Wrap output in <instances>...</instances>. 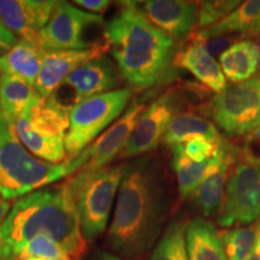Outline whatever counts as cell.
Returning <instances> with one entry per match:
<instances>
[{"mask_svg": "<svg viewBox=\"0 0 260 260\" xmlns=\"http://www.w3.org/2000/svg\"><path fill=\"white\" fill-rule=\"evenodd\" d=\"M170 206V182L161 161L147 154L126 162L107 248L122 259H141L161 235Z\"/></svg>", "mask_w": 260, "mask_h": 260, "instance_id": "1", "label": "cell"}, {"mask_svg": "<svg viewBox=\"0 0 260 260\" xmlns=\"http://www.w3.org/2000/svg\"><path fill=\"white\" fill-rule=\"evenodd\" d=\"M121 4L106 23V39L122 79L133 92L174 79L176 42L145 17L136 2Z\"/></svg>", "mask_w": 260, "mask_h": 260, "instance_id": "2", "label": "cell"}, {"mask_svg": "<svg viewBox=\"0 0 260 260\" xmlns=\"http://www.w3.org/2000/svg\"><path fill=\"white\" fill-rule=\"evenodd\" d=\"M40 235L59 243L73 260H81L86 254L87 241L67 182L22 197L0 226V239L16 255Z\"/></svg>", "mask_w": 260, "mask_h": 260, "instance_id": "3", "label": "cell"}, {"mask_svg": "<svg viewBox=\"0 0 260 260\" xmlns=\"http://www.w3.org/2000/svg\"><path fill=\"white\" fill-rule=\"evenodd\" d=\"M68 161L52 164L32 155L14 126L0 117V195L6 200L24 197L68 177Z\"/></svg>", "mask_w": 260, "mask_h": 260, "instance_id": "4", "label": "cell"}, {"mask_svg": "<svg viewBox=\"0 0 260 260\" xmlns=\"http://www.w3.org/2000/svg\"><path fill=\"white\" fill-rule=\"evenodd\" d=\"M125 169L126 162H121L94 172H76L65 181L87 242L94 241L105 232Z\"/></svg>", "mask_w": 260, "mask_h": 260, "instance_id": "5", "label": "cell"}, {"mask_svg": "<svg viewBox=\"0 0 260 260\" xmlns=\"http://www.w3.org/2000/svg\"><path fill=\"white\" fill-rule=\"evenodd\" d=\"M133 90L118 88L83 100L69 112V129L65 136L67 161L74 160L107 126L117 121L133 98Z\"/></svg>", "mask_w": 260, "mask_h": 260, "instance_id": "6", "label": "cell"}, {"mask_svg": "<svg viewBox=\"0 0 260 260\" xmlns=\"http://www.w3.org/2000/svg\"><path fill=\"white\" fill-rule=\"evenodd\" d=\"M14 129L22 145L37 158L52 164L67 161L64 141L69 112L50 98L19 117Z\"/></svg>", "mask_w": 260, "mask_h": 260, "instance_id": "7", "label": "cell"}, {"mask_svg": "<svg viewBox=\"0 0 260 260\" xmlns=\"http://www.w3.org/2000/svg\"><path fill=\"white\" fill-rule=\"evenodd\" d=\"M107 44L105 19L67 2H57L39 35L42 50H88Z\"/></svg>", "mask_w": 260, "mask_h": 260, "instance_id": "8", "label": "cell"}, {"mask_svg": "<svg viewBox=\"0 0 260 260\" xmlns=\"http://www.w3.org/2000/svg\"><path fill=\"white\" fill-rule=\"evenodd\" d=\"M205 115L230 138H241L260 125V76L226 86L203 107Z\"/></svg>", "mask_w": 260, "mask_h": 260, "instance_id": "9", "label": "cell"}, {"mask_svg": "<svg viewBox=\"0 0 260 260\" xmlns=\"http://www.w3.org/2000/svg\"><path fill=\"white\" fill-rule=\"evenodd\" d=\"M189 93L187 82L182 83L165 90L149 104L140 117L118 159L139 158L157 149L172 119L180 113H184V110L193 109Z\"/></svg>", "mask_w": 260, "mask_h": 260, "instance_id": "10", "label": "cell"}, {"mask_svg": "<svg viewBox=\"0 0 260 260\" xmlns=\"http://www.w3.org/2000/svg\"><path fill=\"white\" fill-rule=\"evenodd\" d=\"M148 95L136 98L130 102L122 116L113 122L95 141L92 142L74 160L68 161V176L76 172H94L109 167L118 158L134 132L140 117L147 107Z\"/></svg>", "mask_w": 260, "mask_h": 260, "instance_id": "11", "label": "cell"}, {"mask_svg": "<svg viewBox=\"0 0 260 260\" xmlns=\"http://www.w3.org/2000/svg\"><path fill=\"white\" fill-rule=\"evenodd\" d=\"M122 81L116 63L104 54L74 70L50 99L70 112L83 100L118 89Z\"/></svg>", "mask_w": 260, "mask_h": 260, "instance_id": "12", "label": "cell"}, {"mask_svg": "<svg viewBox=\"0 0 260 260\" xmlns=\"http://www.w3.org/2000/svg\"><path fill=\"white\" fill-rule=\"evenodd\" d=\"M259 219L260 167L241 161L230 171L218 224L230 228L252 224Z\"/></svg>", "mask_w": 260, "mask_h": 260, "instance_id": "13", "label": "cell"}, {"mask_svg": "<svg viewBox=\"0 0 260 260\" xmlns=\"http://www.w3.org/2000/svg\"><path fill=\"white\" fill-rule=\"evenodd\" d=\"M172 151V170L177 178V188L180 199H191L195 190L203 182L211 175L216 174L220 169L230 167L239 158V147L229 142L228 140L223 142L218 152L212 158L201 162H195L188 159L183 153L182 145L171 147Z\"/></svg>", "mask_w": 260, "mask_h": 260, "instance_id": "14", "label": "cell"}, {"mask_svg": "<svg viewBox=\"0 0 260 260\" xmlns=\"http://www.w3.org/2000/svg\"><path fill=\"white\" fill-rule=\"evenodd\" d=\"M146 18L175 42L184 41L194 31L198 3L184 0H146L136 2Z\"/></svg>", "mask_w": 260, "mask_h": 260, "instance_id": "15", "label": "cell"}, {"mask_svg": "<svg viewBox=\"0 0 260 260\" xmlns=\"http://www.w3.org/2000/svg\"><path fill=\"white\" fill-rule=\"evenodd\" d=\"M109 50V44L88 50H44L35 89L44 99H47L74 70L88 60L104 56Z\"/></svg>", "mask_w": 260, "mask_h": 260, "instance_id": "16", "label": "cell"}, {"mask_svg": "<svg viewBox=\"0 0 260 260\" xmlns=\"http://www.w3.org/2000/svg\"><path fill=\"white\" fill-rule=\"evenodd\" d=\"M54 0H0V18L19 40L39 45V35L50 21Z\"/></svg>", "mask_w": 260, "mask_h": 260, "instance_id": "17", "label": "cell"}, {"mask_svg": "<svg viewBox=\"0 0 260 260\" xmlns=\"http://www.w3.org/2000/svg\"><path fill=\"white\" fill-rule=\"evenodd\" d=\"M174 57L175 69L189 71L198 82L218 94L225 89L226 80L224 77L220 65L211 57L199 44L183 41Z\"/></svg>", "mask_w": 260, "mask_h": 260, "instance_id": "18", "label": "cell"}, {"mask_svg": "<svg viewBox=\"0 0 260 260\" xmlns=\"http://www.w3.org/2000/svg\"><path fill=\"white\" fill-rule=\"evenodd\" d=\"M260 21V0H248L241 3L235 10H233L226 17L218 23L209 28L194 30L187 40L189 42H200L210 40L224 35H237L242 38H252L253 31Z\"/></svg>", "mask_w": 260, "mask_h": 260, "instance_id": "19", "label": "cell"}, {"mask_svg": "<svg viewBox=\"0 0 260 260\" xmlns=\"http://www.w3.org/2000/svg\"><path fill=\"white\" fill-rule=\"evenodd\" d=\"M44 98L35 87L10 75H0V111L11 126L21 116L40 104Z\"/></svg>", "mask_w": 260, "mask_h": 260, "instance_id": "20", "label": "cell"}, {"mask_svg": "<svg viewBox=\"0 0 260 260\" xmlns=\"http://www.w3.org/2000/svg\"><path fill=\"white\" fill-rule=\"evenodd\" d=\"M184 241L189 260H228L220 233L209 220L194 218L187 222Z\"/></svg>", "mask_w": 260, "mask_h": 260, "instance_id": "21", "label": "cell"}, {"mask_svg": "<svg viewBox=\"0 0 260 260\" xmlns=\"http://www.w3.org/2000/svg\"><path fill=\"white\" fill-rule=\"evenodd\" d=\"M40 46L25 40H18L14 47L0 56V75H10L35 87L41 69Z\"/></svg>", "mask_w": 260, "mask_h": 260, "instance_id": "22", "label": "cell"}, {"mask_svg": "<svg viewBox=\"0 0 260 260\" xmlns=\"http://www.w3.org/2000/svg\"><path fill=\"white\" fill-rule=\"evenodd\" d=\"M195 138L207 139L216 144H220L225 140L209 118L198 113L184 112L172 119L162 142L171 148L176 145L186 144Z\"/></svg>", "mask_w": 260, "mask_h": 260, "instance_id": "23", "label": "cell"}, {"mask_svg": "<svg viewBox=\"0 0 260 260\" xmlns=\"http://www.w3.org/2000/svg\"><path fill=\"white\" fill-rule=\"evenodd\" d=\"M220 69L225 80L241 83L252 79L258 68V53L252 40H240L219 56Z\"/></svg>", "mask_w": 260, "mask_h": 260, "instance_id": "24", "label": "cell"}, {"mask_svg": "<svg viewBox=\"0 0 260 260\" xmlns=\"http://www.w3.org/2000/svg\"><path fill=\"white\" fill-rule=\"evenodd\" d=\"M233 168L225 167L211 175L195 190L191 200L205 218L218 217L223 209L228 178Z\"/></svg>", "mask_w": 260, "mask_h": 260, "instance_id": "25", "label": "cell"}, {"mask_svg": "<svg viewBox=\"0 0 260 260\" xmlns=\"http://www.w3.org/2000/svg\"><path fill=\"white\" fill-rule=\"evenodd\" d=\"M228 260H246L260 240V219L247 226H235L220 233Z\"/></svg>", "mask_w": 260, "mask_h": 260, "instance_id": "26", "label": "cell"}, {"mask_svg": "<svg viewBox=\"0 0 260 260\" xmlns=\"http://www.w3.org/2000/svg\"><path fill=\"white\" fill-rule=\"evenodd\" d=\"M186 225L187 222L183 218L171 220L161 234L149 260H189L184 241Z\"/></svg>", "mask_w": 260, "mask_h": 260, "instance_id": "27", "label": "cell"}, {"mask_svg": "<svg viewBox=\"0 0 260 260\" xmlns=\"http://www.w3.org/2000/svg\"><path fill=\"white\" fill-rule=\"evenodd\" d=\"M239 5H241V2L239 0H213L198 3V29L209 28L218 23Z\"/></svg>", "mask_w": 260, "mask_h": 260, "instance_id": "28", "label": "cell"}, {"mask_svg": "<svg viewBox=\"0 0 260 260\" xmlns=\"http://www.w3.org/2000/svg\"><path fill=\"white\" fill-rule=\"evenodd\" d=\"M18 255L44 260H73L59 243L53 241L50 237L42 235L30 240Z\"/></svg>", "mask_w": 260, "mask_h": 260, "instance_id": "29", "label": "cell"}, {"mask_svg": "<svg viewBox=\"0 0 260 260\" xmlns=\"http://www.w3.org/2000/svg\"><path fill=\"white\" fill-rule=\"evenodd\" d=\"M225 140H224V141H225ZM223 142L216 144V142L210 141V140L207 139L195 138L193 140H190V141L186 142V144L182 145V147H183L184 155H186L188 159H190V160H193L195 162H201L212 158L213 155L218 152V149L220 146H222Z\"/></svg>", "mask_w": 260, "mask_h": 260, "instance_id": "30", "label": "cell"}, {"mask_svg": "<svg viewBox=\"0 0 260 260\" xmlns=\"http://www.w3.org/2000/svg\"><path fill=\"white\" fill-rule=\"evenodd\" d=\"M239 157L243 162L260 167V125L245 136L239 147Z\"/></svg>", "mask_w": 260, "mask_h": 260, "instance_id": "31", "label": "cell"}, {"mask_svg": "<svg viewBox=\"0 0 260 260\" xmlns=\"http://www.w3.org/2000/svg\"><path fill=\"white\" fill-rule=\"evenodd\" d=\"M242 37H237V35H224V37H217L210 40L200 42V46L204 48L211 57L218 56L219 53L225 52L230 46H233L234 44L237 41L242 40ZM195 44V42H194Z\"/></svg>", "mask_w": 260, "mask_h": 260, "instance_id": "32", "label": "cell"}, {"mask_svg": "<svg viewBox=\"0 0 260 260\" xmlns=\"http://www.w3.org/2000/svg\"><path fill=\"white\" fill-rule=\"evenodd\" d=\"M77 8H82L90 11V14H104L107 9H109L111 2L107 0H76L74 2Z\"/></svg>", "mask_w": 260, "mask_h": 260, "instance_id": "33", "label": "cell"}, {"mask_svg": "<svg viewBox=\"0 0 260 260\" xmlns=\"http://www.w3.org/2000/svg\"><path fill=\"white\" fill-rule=\"evenodd\" d=\"M18 39L16 35L12 34L8 28L5 27V24L3 23L2 18H0V56L6 53L10 48L14 47L17 44Z\"/></svg>", "mask_w": 260, "mask_h": 260, "instance_id": "34", "label": "cell"}, {"mask_svg": "<svg viewBox=\"0 0 260 260\" xmlns=\"http://www.w3.org/2000/svg\"><path fill=\"white\" fill-rule=\"evenodd\" d=\"M86 260H125V259L119 258V256L111 254V253H109L106 251L96 249V251H94Z\"/></svg>", "mask_w": 260, "mask_h": 260, "instance_id": "35", "label": "cell"}, {"mask_svg": "<svg viewBox=\"0 0 260 260\" xmlns=\"http://www.w3.org/2000/svg\"><path fill=\"white\" fill-rule=\"evenodd\" d=\"M17 255L15 254L10 247L0 239V260H16Z\"/></svg>", "mask_w": 260, "mask_h": 260, "instance_id": "36", "label": "cell"}, {"mask_svg": "<svg viewBox=\"0 0 260 260\" xmlns=\"http://www.w3.org/2000/svg\"><path fill=\"white\" fill-rule=\"evenodd\" d=\"M10 210H11V206H10L9 200L4 199V198L0 195V226H2L3 222L5 220Z\"/></svg>", "mask_w": 260, "mask_h": 260, "instance_id": "37", "label": "cell"}, {"mask_svg": "<svg viewBox=\"0 0 260 260\" xmlns=\"http://www.w3.org/2000/svg\"><path fill=\"white\" fill-rule=\"evenodd\" d=\"M252 41L256 48V53H258V68H256V76H260V38H254Z\"/></svg>", "mask_w": 260, "mask_h": 260, "instance_id": "38", "label": "cell"}, {"mask_svg": "<svg viewBox=\"0 0 260 260\" xmlns=\"http://www.w3.org/2000/svg\"><path fill=\"white\" fill-rule=\"evenodd\" d=\"M246 260H260V240L258 241V243H256L254 251L247 256Z\"/></svg>", "mask_w": 260, "mask_h": 260, "instance_id": "39", "label": "cell"}, {"mask_svg": "<svg viewBox=\"0 0 260 260\" xmlns=\"http://www.w3.org/2000/svg\"><path fill=\"white\" fill-rule=\"evenodd\" d=\"M252 38H253V39H254V38H260V21H259V23L256 24L254 31H253Z\"/></svg>", "mask_w": 260, "mask_h": 260, "instance_id": "40", "label": "cell"}, {"mask_svg": "<svg viewBox=\"0 0 260 260\" xmlns=\"http://www.w3.org/2000/svg\"><path fill=\"white\" fill-rule=\"evenodd\" d=\"M16 260H44V259H37V258H30V256H25V255H18Z\"/></svg>", "mask_w": 260, "mask_h": 260, "instance_id": "41", "label": "cell"}, {"mask_svg": "<svg viewBox=\"0 0 260 260\" xmlns=\"http://www.w3.org/2000/svg\"><path fill=\"white\" fill-rule=\"evenodd\" d=\"M0 117H2V111H0Z\"/></svg>", "mask_w": 260, "mask_h": 260, "instance_id": "42", "label": "cell"}]
</instances>
